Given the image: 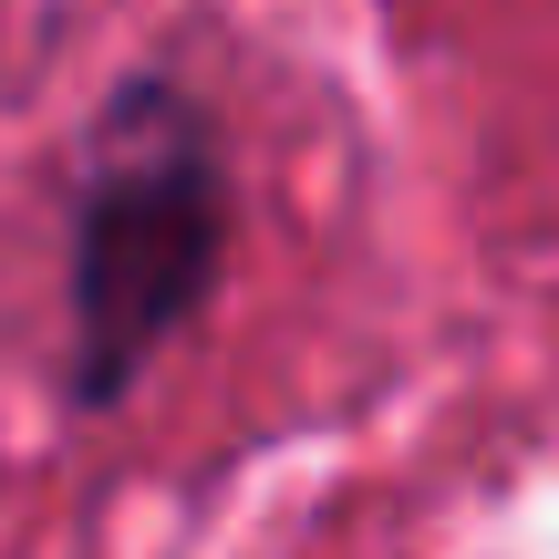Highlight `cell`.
<instances>
[{
	"instance_id": "obj_1",
	"label": "cell",
	"mask_w": 559,
	"mask_h": 559,
	"mask_svg": "<svg viewBox=\"0 0 559 559\" xmlns=\"http://www.w3.org/2000/svg\"><path fill=\"white\" fill-rule=\"evenodd\" d=\"M218 260V145L198 104L135 83L83 145L73 207V394L115 404L156 362V342L198 311Z\"/></svg>"
}]
</instances>
